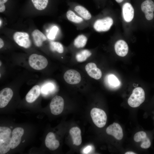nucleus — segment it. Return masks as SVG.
<instances>
[{"mask_svg":"<svg viewBox=\"0 0 154 154\" xmlns=\"http://www.w3.org/2000/svg\"><path fill=\"white\" fill-rule=\"evenodd\" d=\"M11 130L5 127H0V154H5L10 148Z\"/></svg>","mask_w":154,"mask_h":154,"instance_id":"f257e3e1","label":"nucleus"},{"mask_svg":"<svg viewBox=\"0 0 154 154\" xmlns=\"http://www.w3.org/2000/svg\"><path fill=\"white\" fill-rule=\"evenodd\" d=\"M145 93L144 90L140 87L135 88L127 101L128 104L131 107L136 108L139 106L144 101Z\"/></svg>","mask_w":154,"mask_h":154,"instance_id":"f03ea898","label":"nucleus"},{"mask_svg":"<svg viewBox=\"0 0 154 154\" xmlns=\"http://www.w3.org/2000/svg\"><path fill=\"white\" fill-rule=\"evenodd\" d=\"M90 115L93 122L98 127H102L106 125L107 116L103 110L97 108H94L90 111Z\"/></svg>","mask_w":154,"mask_h":154,"instance_id":"7ed1b4c3","label":"nucleus"},{"mask_svg":"<svg viewBox=\"0 0 154 154\" xmlns=\"http://www.w3.org/2000/svg\"><path fill=\"white\" fill-rule=\"evenodd\" d=\"M29 62L32 68L37 70L44 68L48 64L47 60L45 57L35 54H33L30 56Z\"/></svg>","mask_w":154,"mask_h":154,"instance_id":"20e7f679","label":"nucleus"},{"mask_svg":"<svg viewBox=\"0 0 154 154\" xmlns=\"http://www.w3.org/2000/svg\"><path fill=\"white\" fill-rule=\"evenodd\" d=\"M113 23L112 19L110 17L96 20L94 23L93 27L98 32H104L108 31Z\"/></svg>","mask_w":154,"mask_h":154,"instance_id":"39448f33","label":"nucleus"},{"mask_svg":"<svg viewBox=\"0 0 154 154\" xmlns=\"http://www.w3.org/2000/svg\"><path fill=\"white\" fill-rule=\"evenodd\" d=\"M13 38L19 45L25 48H28L31 45L29 35L27 33L16 32L13 35Z\"/></svg>","mask_w":154,"mask_h":154,"instance_id":"423d86ee","label":"nucleus"},{"mask_svg":"<svg viewBox=\"0 0 154 154\" xmlns=\"http://www.w3.org/2000/svg\"><path fill=\"white\" fill-rule=\"evenodd\" d=\"M64 104V100L61 97L55 96L51 100L50 105L51 113L55 115L60 114L63 110Z\"/></svg>","mask_w":154,"mask_h":154,"instance_id":"0eeeda50","label":"nucleus"},{"mask_svg":"<svg viewBox=\"0 0 154 154\" xmlns=\"http://www.w3.org/2000/svg\"><path fill=\"white\" fill-rule=\"evenodd\" d=\"M64 78L67 83L71 84H78L81 80L79 73L74 70H67L64 74Z\"/></svg>","mask_w":154,"mask_h":154,"instance_id":"6e6552de","label":"nucleus"},{"mask_svg":"<svg viewBox=\"0 0 154 154\" xmlns=\"http://www.w3.org/2000/svg\"><path fill=\"white\" fill-rule=\"evenodd\" d=\"M106 132L119 140H121L123 137L122 128L119 124L116 123H114L109 125L106 128Z\"/></svg>","mask_w":154,"mask_h":154,"instance_id":"1a4fd4ad","label":"nucleus"},{"mask_svg":"<svg viewBox=\"0 0 154 154\" xmlns=\"http://www.w3.org/2000/svg\"><path fill=\"white\" fill-rule=\"evenodd\" d=\"M141 8L147 20H151L153 19L154 16V3L153 1L151 0L145 1L142 3Z\"/></svg>","mask_w":154,"mask_h":154,"instance_id":"9d476101","label":"nucleus"},{"mask_svg":"<svg viewBox=\"0 0 154 154\" xmlns=\"http://www.w3.org/2000/svg\"><path fill=\"white\" fill-rule=\"evenodd\" d=\"M24 132V129L21 127H17L13 129L11 138L10 145L11 149H14L19 144Z\"/></svg>","mask_w":154,"mask_h":154,"instance_id":"9b49d317","label":"nucleus"},{"mask_svg":"<svg viewBox=\"0 0 154 154\" xmlns=\"http://www.w3.org/2000/svg\"><path fill=\"white\" fill-rule=\"evenodd\" d=\"M133 138L134 141L137 142H141L140 147L142 148L147 149L151 146L150 140L144 131H141L136 133L134 135Z\"/></svg>","mask_w":154,"mask_h":154,"instance_id":"f8f14e48","label":"nucleus"},{"mask_svg":"<svg viewBox=\"0 0 154 154\" xmlns=\"http://www.w3.org/2000/svg\"><path fill=\"white\" fill-rule=\"evenodd\" d=\"M13 92L10 88H7L2 89L0 92V108L5 107L11 99Z\"/></svg>","mask_w":154,"mask_h":154,"instance_id":"ddd939ff","label":"nucleus"},{"mask_svg":"<svg viewBox=\"0 0 154 154\" xmlns=\"http://www.w3.org/2000/svg\"><path fill=\"white\" fill-rule=\"evenodd\" d=\"M85 69L88 75L92 78L98 80L102 77L101 70L97 67L94 63L91 62L87 64L85 66Z\"/></svg>","mask_w":154,"mask_h":154,"instance_id":"4468645a","label":"nucleus"},{"mask_svg":"<svg viewBox=\"0 0 154 154\" xmlns=\"http://www.w3.org/2000/svg\"><path fill=\"white\" fill-rule=\"evenodd\" d=\"M45 145L49 150H54L59 146V141L56 139L54 134L50 132L47 135L45 140Z\"/></svg>","mask_w":154,"mask_h":154,"instance_id":"2eb2a0df","label":"nucleus"},{"mask_svg":"<svg viewBox=\"0 0 154 154\" xmlns=\"http://www.w3.org/2000/svg\"><path fill=\"white\" fill-rule=\"evenodd\" d=\"M122 11L125 21L127 22H131L134 16V10L131 5L128 2L124 3L122 6Z\"/></svg>","mask_w":154,"mask_h":154,"instance_id":"dca6fc26","label":"nucleus"},{"mask_svg":"<svg viewBox=\"0 0 154 154\" xmlns=\"http://www.w3.org/2000/svg\"><path fill=\"white\" fill-rule=\"evenodd\" d=\"M114 48L115 52L118 56L123 57L127 54L128 47L127 43L123 40H119L116 43Z\"/></svg>","mask_w":154,"mask_h":154,"instance_id":"f3484780","label":"nucleus"},{"mask_svg":"<svg viewBox=\"0 0 154 154\" xmlns=\"http://www.w3.org/2000/svg\"><path fill=\"white\" fill-rule=\"evenodd\" d=\"M104 81L109 88L113 89L118 88L120 86V82L118 78L113 74H110L105 77Z\"/></svg>","mask_w":154,"mask_h":154,"instance_id":"a211bd4d","label":"nucleus"},{"mask_svg":"<svg viewBox=\"0 0 154 154\" xmlns=\"http://www.w3.org/2000/svg\"><path fill=\"white\" fill-rule=\"evenodd\" d=\"M40 94V88L38 85L34 86L27 94L26 100L28 103H31L35 101Z\"/></svg>","mask_w":154,"mask_h":154,"instance_id":"6ab92c4d","label":"nucleus"},{"mask_svg":"<svg viewBox=\"0 0 154 154\" xmlns=\"http://www.w3.org/2000/svg\"><path fill=\"white\" fill-rule=\"evenodd\" d=\"M69 133L72 138L73 144L77 146L80 145L82 140L80 129L77 127H72L69 131Z\"/></svg>","mask_w":154,"mask_h":154,"instance_id":"aec40b11","label":"nucleus"},{"mask_svg":"<svg viewBox=\"0 0 154 154\" xmlns=\"http://www.w3.org/2000/svg\"><path fill=\"white\" fill-rule=\"evenodd\" d=\"M32 35L35 44L38 47L41 46L43 42L47 39L45 35L38 29L33 31L32 33Z\"/></svg>","mask_w":154,"mask_h":154,"instance_id":"412c9836","label":"nucleus"},{"mask_svg":"<svg viewBox=\"0 0 154 154\" xmlns=\"http://www.w3.org/2000/svg\"><path fill=\"white\" fill-rule=\"evenodd\" d=\"M74 10L80 17L85 20H89L92 18V15L89 11L82 6H76Z\"/></svg>","mask_w":154,"mask_h":154,"instance_id":"4be33fe9","label":"nucleus"},{"mask_svg":"<svg viewBox=\"0 0 154 154\" xmlns=\"http://www.w3.org/2000/svg\"><path fill=\"white\" fill-rule=\"evenodd\" d=\"M87 40V37L84 35H79L74 39V45L78 48H83L86 45Z\"/></svg>","mask_w":154,"mask_h":154,"instance_id":"5701e85b","label":"nucleus"},{"mask_svg":"<svg viewBox=\"0 0 154 154\" xmlns=\"http://www.w3.org/2000/svg\"><path fill=\"white\" fill-rule=\"evenodd\" d=\"M66 16L68 20L74 23H80L83 21V19L76 15L73 11L69 10L66 13Z\"/></svg>","mask_w":154,"mask_h":154,"instance_id":"b1692460","label":"nucleus"},{"mask_svg":"<svg viewBox=\"0 0 154 154\" xmlns=\"http://www.w3.org/2000/svg\"><path fill=\"white\" fill-rule=\"evenodd\" d=\"M91 54L92 53L90 51L84 49L77 53L76 55V58L78 62H82L86 60Z\"/></svg>","mask_w":154,"mask_h":154,"instance_id":"393cba45","label":"nucleus"},{"mask_svg":"<svg viewBox=\"0 0 154 154\" xmlns=\"http://www.w3.org/2000/svg\"><path fill=\"white\" fill-rule=\"evenodd\" d=\"M35 7L39 10L45 9L48 4V0H31Z\"/></svg>","mask_w":154,"mask_h":154,"instance_id":"a878e982","label":"nucleus"},{"mask_svg":"<svg viewBox=\"0 0 154 154\" xmlns=\"http://www.w3.org/2000/svg\"><path fill=\"white\" fill-rule=\"evenodd\" d=\"M50 46L51 50L52 51H56L59 53H62L63 52V46L59 42L52 41L50 42Z\"/></svg>","mask_w":154,"mask_h":154,"instance_id":"bb28decb","label":"nucleus"},{"mask_svg":"<svg viewBox=\"0 0 154 154\" xmlns=\"http://www.w3.org/2000/svg\"><path fill=\"white\" fill-rule=\"evenodd\" d=\"M54 88V84L48 82L44 84L42 87L41 91L44 94H47L49 92L53 90Z\"/></svg>","mask_w":154,"mask_h":154,"instance_id":"cd10ccee","label":"nucleus"},{"mask_svg":"<svg viewBox=\"0 0 154 154\" xmlns=\"http://www.w3.org/2000/svg\"><path fill=\"white\" fill-rule=\"evenodd\" d=\"M58 29L56 26L53 27L51 29L48 35V38L51 40L54 39L58 31Z\"/></svg>","mask_w":154,"mask_h":154,"instance_id":"c85d7f7f","label":"nucleus"},{"mask_svg":"<svg viewBox=\"0 0 154 154\" xmlns=\"http://www.w3.org/2000/svg\"><path fill=\"white\" fill-rule=\"evenodd\" d=\"M91 148H92L90 146H88L84 149V152L85 153H87L90 151Z\"/></svg>","mask_w":154,"mask_h":154,"instance_id":"c756f323","label":"nucleus"},{"mask_svg":"<svg viewBox=\"0 0 154 154\" xmlns=\"http://www.w3.org/2000/svg\"><path fill=\"white\" fill-rule=\"evenodd\" d=\"M5 9V7L4 4H0V12H4Z\"/></svg>","mask_w":154,"mask_h":154,"instance_id":"7c9ffc66","label":"nucleus"},{"mask_svg":"<svg viewBox=\"0 0 154 154\" xmlns=\"http://www.w3.org/2000/svg\"><path fill=\"white\" fill-rule=\"evenodd\" d=\"M4 43L3 40L1 38H0V48H2L3 46Z\"/></svg>","mask_w":154,"mask_h":154,"instance_id":"2f4dec72","label":"nucleus"},{"mask_svg":"<svg viewBox=\"0 0 154 154\" xmlns=\"http://www.w3.org/2000/svg\"><path fill=\"white\" fill-rule=\"evenodd\" d=\"M8 0H0V4H4Z\"/></svg>","mask_w":154,"mask_h":154,"instance_id":"473e14b6","label":"nucleus"},{"mask_svg":"<svg viewBox=\"0 0 154 154\" xmlns=\"http://www.w3.org/2000/svg\"><path fill=\"white\" fill-rule=\"evenodd\" d=\"M125 154H136L135 153L132 151H128L125 153Z\"/></svg>","mask_w":154,"mask_h":154,"instance_id":"72a5a7b5","label":"nucleus"},{"mask_svg":"<svg viewBox=\"0 0 154 154\" xmlns=\"http://www.w3.org/2000/svg\"><path fill=\"white\" fill-rule=\"evenodd\" d=\"M124 0H115L118 3H120L122 2Z\"/></svg>","mask_w":154,"mask_h":154,"instance_id":"f704fd0d","label":"nucleus"},{"mask_svg":"<svg viewBox=\"0 0 154 154\" xmlns=\"http://www.w3.org/2000/svg\"><path fill=\"white\" fill-rule=\"evenodd\" d=\"M0 27H1V24H2V21H1V19H0Z\"/></svg>","mask_w":154,"mask_h":154,"instance_id":"c9c22d12","label":"nucleus"},{"mask_svg":"<svg viewBox=\"0 0 154 154\" xmlns=\"http://www.w3.org/2000/svg\"><path fill=\"white\" fill-rule=\"evenodd\" d=\"M1 61H0V66H1Z\"/></svg>","mask_w":154,"mask_h":154,"instance_id":"e433bc0d","label":"nucleus"}]
</instances>
